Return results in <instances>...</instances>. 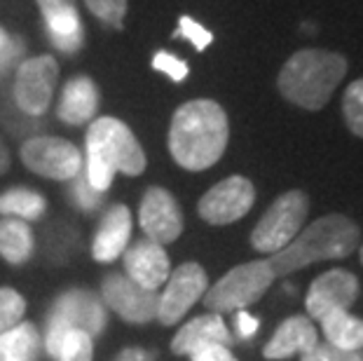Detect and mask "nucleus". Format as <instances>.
Wrapping results in <instances>:
<instances>
[{"label": "nucleus", "mask_w": 363, "mask_h": 361, "mask_svg": "<svg viewBox=\"0 0 363 361\" xmlns=\"http://www.w3.org/2000/svg\"><path fill=\"white\" fill-rule=\"evenodd\" d=\"M230 141L228 113L213 99H192L176 109L169 152L185 172H204L223 157Z\"/></svg>", "instance_id": "nucleus-1"}, {"label": "nucleus", "mask_w": 363, "mask_h": 361, "mask_svg": "<svg viewBox=\"0 0 363 361\" xmlns=\"http://www.w3.org/2000/svg\"><path fill=\"white\" fill-rule=\"evenodd\" d=\"M361 230L352 218L342 213H328L316 218L298 233L289 247L267 258L274 277H286L298 270H305L319 260H340L352 256L359 247Z\"/></svg>", "instance_id": "nucleus-2"}, {"label": "nucleus", "mask_w": 363, "mask_h": 361, "mask_svg": "<svg viewBox=\"0 0 363 361\" xmlns=\"http://www.w3.org/2000/svg\"><path fill=\"white\" fill-rule=\"evenodd\" d=\"M87 181L106 193L113 186L115 174L141 176L145 172V152L136 134L118 118H96L87 129Z\"/></svg>", "instance_id": "nucleus-3"}, {"label": "nucleus", "mask_w": 363, "mask_h": 361, "mask_svg": "<svg viewBox=\"0 0 363 361\" xmlns=\"http://www.w3.org/2000/svg\"><path fill=\"white\" fill-rule=\"evenodd\" d=\"M347 75V59L330 50H298L277 75L279 94L298 109L321 111Z\"/></svg>", "instance_id": "nucleus-4"}, {"label": "nucleus", "mask_w": 363, "mask_h": 361, "mask_svg": "<svg viewBox=\"0 0 363 361\" xmlns=\"http://www.w3.org/2000/svg\"><path fill=\"white\" fill-rule=\"evenodd\" d=\"M106 328V305L89 289H68L57 296L48 314V328H45V352L57 359L66 335L71 331H84L96 338Z\"/></svg>", "instance_id": "nucleus-5"}, {"label": "nucleus", "mask_w": 363, "mask_h": 361, "mask_svg": "<svg viewBox=\"0 0 363 361\" xmlns=\"http://www.w3.org/2000/svg\"><path fill=\"white\" fill-rule=\"evenodd\" d=\"M274 279L277 277L267 260H249V263L235 265L213 287H208L202 301L206 310L216 314L246 310L267 294Z\"/></svg>", "instance_id": "nucleus-6"}, {"label": "nucleus", "mask_w": 363, "mask_h": 361, "mask_svg": "<svg viewBox=\"0 0 363 361\" xmlns=\"http://www.w3.org/2000/svg\"><path fill=\"white\" fill-rule=\"evenodd\" d=\"M310 213V197L303 190H286L262 213L251 233V247L260 253H277L296 240Z\"/></svg>", "instance_id": "nucleus-7"}, {"label": "nucleus", "mask_w": 363, "mask_h": 361, "mask_svg": "<svg viewBox=\"0 0 363 361\" xmlns=\"http://www.w3.org/2000/svg\"><path fill=\"white\" fill-rule=\"evenodd\" d=\"M19 157L28 172L52 181H71L82 172L78 145L59 136H30L21 143Z\"/></svg>", "instance_id": "nucleus-8"}, {"label": "nucleus", "mask_w": 363, "mask_h": 361, "mask_svg": "<svg viewBox=\"0 0 363 361\" xmlns=\"http://www.w3.org/2000/svg\"><path fill=\"white\" fill-rule=\"evenodd\" d=\"M59 80V64L50 55L24 59L17 66L12 84V99L17 109L28 118H40L52 104L54 87Z\"/></svg>", "instance_id": "nucleus-9"}, {"label": "nucleus", "mask_w": 363, "mask_h": 361, "mask_svg": "<svg viewBox=\"0 0 363 361\" xmlns=\"http://www.w3.org/2000/svg\"><path fill=\"white\" fill-rule=\"evenodd\" d=\"M256 202V188L246 176H228L208 188L197 202L199 218L208 226H230L244 218Z\"/></svg>", "instance_id": "nucleus-10"}, {"label": "nucleus", "mask_w": 363, "mask_h": 361, "mask_svg": "<svg viewBox=\"0 0 363 361\" xmlns=\"http://www.w3.org/2000/svg\"><path fill=\"white\" fill-rule=\"evenodd\" d=\"M208 289V277L204 267L190 260L172 270L164 284V291L160 294L157 321L162 326H174L192 310V305L202 301Z\"/></svg>", "instance_id": "nucleus-11"}, {"label": "nucleus", "mask_w": 363, "mask_h": 361, "mask_svg": "<svg viewBox=\"0 0 363 361\" xmlns=\"http://www.w3.org/2000/svg\"><path fill=\"white\" fill-rule=\"evenodd\" d=\"M101 301L127 324H150L157 319L160 294L131 282L125 272H111L101 282Z\"/></svg>", "instance_id": "nucleus-12"}, {"label": "nucleus", "mask_w": 363, "mask_h": 361, "mask_svg": "<svg viewBox=\"0 0 363 361\" xmlns=\"http://www.w3.org/2000/svg\"><path fill=\"white\" fill-rule=\"evenodd\" d=\"M138 223L145 237L162 247L176 242L183 233L181 206L167 188L160 186H150L143 193L141 206H138Z\"/></svg>", "instance_id": "nucleus-13"}, {"label": "nucleus", "mask_w": 363, "mask_h": 361, "mask_svg": "<svg viewBox=\"0 0 363 361\" xmlns=\"http://www.w3.org/2000/svg\"><path fill=\"white\" fill-rule=\"evenodd\" d=\"M361 294L357 274L347 272V270H328L319 274L310 291H307L305 305L310 319L319 321L323 314L335 312V310H350L357 303V298Z\"/></svg>", "instance_id": "nucleus-14"}, {"label": "nucleus", "mask_w": 363, "mask_h": 361, "mask_svg": "<svg viewBox=\"0 0 363 361\" xmlns=\"http://www.w3.org/2000/svg\"><path fill=\"white\" fill-rule=\"evenodd\" d=\"M122 260H125L127 277L148 291L164 287L169 274H172V258H169L167 249L148 237L127 247V251L122 253Z\"/></svg>", "instance_id": "nucleus-15"}, {"label": "nucleus", "mask_w": 363, "mask_h": 361, "mask_svg": "<svg viewBox=\"0 0 363 361\" xmlns=\"http://www.w3.org/2000/svg\"><path fill=\"white\" fill-rule=\"evenodd\" d=\"M131 211L125 204H113L108 206L104 213L99 230L91 240V258L96 263H113L122 253L127 251L131 240Z\"/></svg>", "instance_id": "nucleus-16"}, {"label": "nucleus", "mask_w": 363, "mask_h": 361, "mask_svg": "<svg viewBox=\"0 0 363 361\" xmlns=\"http://www.w3.org/2000/svg\"><path fill=\"white\" fill-rule=\"evenodd\" d=\"M316 343H319V333H316L312 319L296 314V317L281 321L279 328L265 345L262 355H265V359H289L293 355H300V359H305L314 352Z\"/></svg>", "instance_id": "nucleus-17"}, {"label": "nucleus", "mask_w": 363, "mask_h": 361, "mask_svg": "<svg viewBox=\"0 0 363 361\" xmlns=\"http://www.w3.org/2000/svg\"><path fill=\"white\" fill-rule=\"evenodd\" d=\"M233 345V335L228 331V324L223 321L220 314L208 312L202 317L190 319L188 324H183L179 328V333L172 340V352L179 357H190L192 352H197L199 348L206 345Z\"/></svg>", "instance_id": "nucleus-18"}, {"label": "nucleus", "mask_w": 363, "mask_h": 361, "mask_svg": "<svg viewBox=\"0 0 363 361\" xmlns=\"http://www.w3.org/2000/svg\"><path fill=\"white\" fill-rule=\"evenodd\" d=\"M99 87L89 75H75L66 82L64 91H61V101L57 115L61 122L71 127L87 125L94 120V115L99 111Z\"/></svg>", "instance_id": "nucleus-19"}, {"label": "nucleus", "mask_w": 363, "mask_h": 361, "mask_svg": "<svg viewBox=\"0 0 363 361\" xmlns=\"http://www.w3.org/2000/svg\"><path fill=\"white\" fill-rule=\"evenodd\" d=\"M35 237L26 221L0 218V258L7 265H26L33 258Z\"/></svg>", "instance_id": "nucleus-20"}, {"label": "nucleus", "mask_w": 363, "mask_h": 361, "mask_svg": "<svg viewBox=\"0 0 363 361\" xmlns=\"http://www.w3.org/2000/svg\"><path fill=\"white\" fill-rule=\"evenodd\" d=\"M321 331L326 343L335 345L340 350L359 352L363 350V319L350 314V310H335L323 314Z\"/></svg>", "instance_id": "nucleus-21"}, {"label": "nucleus", "mask_w": 363, "mask_h": 361, "mask_svg": "<svg viewBox=\"0 0 363 361\" xmlns=\"http://www.w3.org/2000/svg\"><path fill=\"white\" fill-rule=\"evenodd\" d=\"M40 331L30 321H19L17 326L0 333V361H35L40 352Z\"/></svg>", "instance_id": "nucleus-22"}, {"label": "nucleus", "mask_w": 363, "mask_h": 361, "mask_svg": "<svg viewBox=\"0 0 363 361\" xmlns=\"http://www.w3.org/2000/svg\"><path fill=\"white\" fill-rule=\"evenodd\" d=\"M48 211V199L33 188H7L0 193V216L19 221H40Z\"/></svg>", "instance_id": "nucleus-23"}, {"label": "nucleus", "mask_w": 363, "mask_h": 361, "mask_svg": "<svg viewBox=\"0 0 363 361\" xmlns=\"http://www.w3.org/2000/svg\"><path fill=\"white\" fill-rule=\"evenodd\" d=\"M75 249H78V230L71 228L68 223H57V226L48 228V235H45V258H48V263H68Z\"/></svg>", "instance_id": "nucleus-24"}, {"label": "nucleus", "mask_w": 363, "mask_h": 361, "mask_svg": "<svg viewBox=\"0 0 363 361\" xmlns=\"http://www.w3.org/2000/svg\"><path fill=\"white\" fill-rule=\"evenodd\" d=\"M68 183H71V186H68V199H71V204L75 209H80L82 213H94L99 206L104 204V193L91 186L84 172H80Z\"/></svg>", "instance_id": "nucleus-25"}, {"label": "nucleus", "mask_w": 363, "mask_h": 361, "mask_svg": "<svg viewBox=\"0 0 363 361\" xmlns=\"http://www.w3.org/2000/svg\"><path fill=\"white\" fill-rule=\"evenodd\" d=\"M342 115L354 136L363 139V78L354 80L350 87L345 89L342 96Z\"/></svg>", "instance_id": "nucleus-26"}, {"label": "nucleus", "mask_w": 363, "mask_h": 361, "mask_svg": "<svg viewBox=\"0 0 363 361\" xmlns=\"http://www.w3.org/2000/svg\"><path fill=\"white\" fill-rule=\"evenodd\" d=\"M26 314V298L10 287H0V333L17 326Z\"/></svg>", "instance_id": "nucleus-27"}, {"label": "nucleus", "mask_w": 363, "mask_h": 361, "mask_svg": "<svg viewBox=\"0 0 363 361\" xmlns=\"http://www.w3.org/2000/svg\"><path fill=\"white\" fill-rule=\"evenodd\" d=\"M57 361H94V338L84 331H71L61 345Z\"/></svg>", "instance_id": "nucleus-28"}, {"label": "nucleus", "mask_w": 363, "mask_h": 361, "mask_svg": "<svg viewBox=\"0 0 363 361\" xmlns=\"http://www.w3.org/2000/svg\"><path fill=\"white\" fill-rule=\"evenodd\" d=\"M87 10L106 26L122 28L127 14V0H84Z\"/></svg>", "instance_id": "nucleus-29"}, {"label": "nucleus", "mask_w": 363, "mask_h": 361, "mask_svg": "<svg viewBox=\"0 0 363 361\" xmlns=\"http://www.w3.org/2000/svg\"><path fill=\"white\" fill-rule=\"evenodd\" d=\"M172 38H185V40L192 43V48L197 52H204L208 45L213 43V33L208 28H204L199 21H195L192 17H183L179 19V28L174 30Z\"/></svg>", "instance_id": "nucleus-30"}, {"label": "nucleus", "mask_w": 363, "mask_h": 361, "mask_svg": "<svg viewBox=\"0 0 363 361\" xmlns=\"http://www.w3.org/2000/svg\"><path fill=\"white\" fill-rule=\"evenodd\" d=\"M152 68L169 75L174 82H183L190 73V66L185 64L183 59H179L176 55H169V52H164V50L155 52V57H152Z\"/></svg>", "instance_id": "nucleus-31"}, {"label": "nucleus", "mask_w": 363, "mask_h": 361, "mask_svg": "<svg viewBox=\"0 0 363 361\" xmlns=\"http://www.w3.org/2000/svg\"><path fill=\"white\" fill-rule=\"evenodd\" d=\"M300 361H363V350L347 352V350H340V348H335V345H330L326 340H319L312 355L300 359Z\"/></svg>", "instance_id": "nucleus-32"}, {"label": "nucleus", "mask_w": 363, "mask_h": 361, "mask_svg": "<svg viewBox=\"0 0 363 361\" xmlns=\"http://www.w3.org/2000/svg\"><path fill=\"white\" fill-rule=\"evenodd\" d=\"M21 55H24V43H21V38H7L5 45L0 48V78L17 64Z\"/></svg>", "instance_id": "nucleus-33"}, {"label": "nucleus", "mask_w": 363, "mask_h": 361, "mask_svg": "<svg viewBox=\"0 0 363 361\" xmlns=\"http://www.w3.org/2000/svg\"><path fill=\"white\" fill-rule=\"evenodd\" d=\"M190 361H237V357L230 352L228 345H206V348H199L197 352H192Z\"/></svg>", "instance_id": "nucleus-34"}, {"label": "nucleus", "mask_w": 363, "mask_h": 361, "mask_svg": "<svg viewBox=\"0 0 363 361\" xmlns=\"http://www.w3.org/2000/svg\"><path fill=\"white\" fill-rule=\"evenodd\" d=\"M258 328H260L258 317H253V314L246 310H237V333L242 340H251V338L258 333Z\"/></svg>", "instance_id": "nucleus-35"}, {"label": "nucleus", "mask_w": 363, "mask_h": 361, "mask_svg": "<svg viewBox=\"0 0 363 361\" xmlns=\"http://www.w3.org/2000/svg\"><path fill=\"white\" fill-rule=\"evenodd\" d=\"M152 359H155V355L141 348H127L115 357V361H152Z\"/></svg>", "instance_id": "nucleus-36"}, {"label": "nucleus", "mask_w": 363, "mask_h": 361, "mask_svg": "<svg viewBox=\"0 0 363 361\" xmlns=\"http://www.w3.org/2000/svg\"><path fill=\"white\" fill-rule=\"evenodd\" d=\"M12 165V155H10V148H7L5 139L0 136V176L7 174V169Z\"/></svg>", "instance_id": "nucleus-37"}, {"label": "nucleus", "mask_w": 363, "mask_h": 361, "mask_svg": "<svg viewBox=\"0 0 363 361\" xmlns=\"http://www.w3.org/2000/svg\"><path fill=\"white\" fill-rule=\"evenodd\" d=\"M7 38H10V35H7V33H5V28L0 26V48H3V45H5V40H7Z\"/></svg>", "instance_id": "nucleus-38"}, {"label": "nucleus", "mask_w": 363, "mask_h": 361, "mask_svg": "<svg viewBox=\"0 0 363 361\" xmlns=\"http://www.w3.org/2000/svg\"><path fill=\"white\" fill-rule=\"evenodd\" d=\"M359 256H361V263H363V247H361V253H359Z\"/></svg>", "instance_id": "nucleus-39"}]
</instances>
